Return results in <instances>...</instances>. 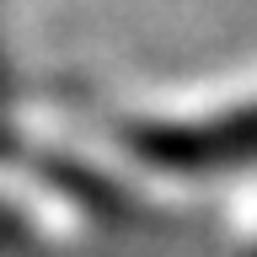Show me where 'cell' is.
I'll list each match as a JSON object with an SVG mask.
<instances>
[{
	"label": "cell",
	"instance_id": "obj_1",
	"mask_svg": "<svg viewBox=\"0 0 257 257\" xmlns=\"http://www.w3.org/2000/svg\"><path fill=\"white\" fill-rule=\"evenodd\" d=\"M156 150L166 161H188V166H220V161H252L257 156V102H241V107L209 112L198 123L166 128L156 134Z\"/></svg>",
	"mask_w": 257,
	"mask_h": 257
}]
</instances>
